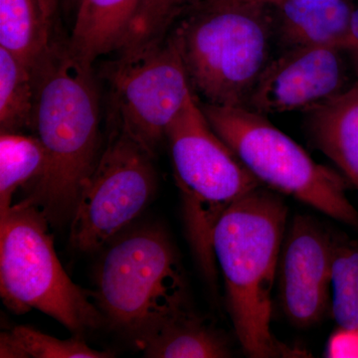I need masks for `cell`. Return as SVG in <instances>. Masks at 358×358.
Returning <instances> with one entry per match:
<instances>
[{
	"label": "cell",
	"mask_w": 358,
	"mask_h": 358,
	"mask_svg": "<svg viewBox=\"0 0 358 358\" xmlns=\"http://www.w3.org/2000/svg\"><path fill=\"white\" fill-rule=\"evenodd\" d=\"M92 64L67 42L52 41L33 68L31 129L46 152L43 176L28 188L50 225L69 222L101 152L100 100Z\"/></svg>",
	"instance_id": "obj_1"
},
{
	"label": "cell",
	"mask_w": 358,
	"mask_h": 358,
	"mask_svg": "<svg viewBox=\"0 0 358 358\" xmlns=\"http://www.w3.org/2000/svg\"><path fill=\"white\" fill-rule=\"evenodd\" d=\"M288 207L258 187L237 200L220 218L212 239L222 274L226 303L238 341L252 358L307 357L275 338L271 329L272 294L287 229Z\"/></svg>",
	"instance_id": "obj_2"
},
{
	"label": "cell",
	"mask_w": 358,
	"mask_h": 358,
	"mask_svg": "<svg viewBox=\"0 0 358 358\" xmlns=\"http://www.w3.org/2000/svg\"><path fill=\"white\" fill-rule=\"evenodd\" d=\"M171 31L190 86L204 103L247 108L271 61L275 17L270 3L202 0Z\"/></svg>",
	"instance_id": "obj_3"
},
{
	"label": "cell",
	"mask_w": 358,
	"mask_h": 358,
	"mask_svg": "<svg viewBox=\"0 0 358 358\" xmlns=\"http://www.w3.org/2000/svg\"><path fill=\"white\" fill-rule=\"evenodd\" d=\"M102 250L93 296L103 319L136 345L192 308L185 271L164 228L131 226Z\"/></svg>",
	"instance_id": "obj_4"
},
{
	"label": "cell",
	"mask_w": 358,
	"mask_h": 358,
	"mask_svg": "<svg viewBox=\"0 0 358 358\" xmlns=\"http://www.w3.org/2000/svg\"><path fill=\"white\" fill-rule=\"evenodd\" d=\"M166 138L188 242L200 270L214 285L218 275L212 246L216 225L237 200L262 185L211 128L194 95L169 124Z\"/></svg>",
	"instance_id": "obj_5"
},
{
	"label": "cell",
	"mask_w": 358,
	"mask_h": 358,
	"mask_svg": "<svg viewBox=\"0 0 358 358\" xmlns=\"http://www.w3.org/2000/svg\"><path fill=\"white\" fill-rule=\"evenodd\" d=\"M48 219L22 199L0 215V294L11 312L31 310L53 317L73 333L96 329L100 308L65 272L54 248Z\"/></svg>",
	"instance_id": "obj_6"
},
{
	"label": "cell",
	"mask_w": 358,
	"mask_h": 358,
	"mask_svg": "<svg viewBox=\"0 0 358 358\" xmlns=\"http://www.w3.org/2000/svg\"><path fill=\"white\" fill-rule=\"evenodd\" d=\"M200 107L211 128L261 185L358 230V212L346 195L345 178L317 164L265 115L208 103Z\"/></svg>",
	"instance_id": "obj_7"
},
{
	"label": "cell",
	"mask_w": 358,
	"mask_h": 358,
	"mask_svg": "<svg viewBox=\"0 0 358 358\" xmlns=\"http://www.w3.org/2000/svg\"><path fill=\"white\" fill-rule=\"evenodd\" d=\"M103 74L110 85V126L155 157L169 124L193 95L173 33L155 43L120 52Z\"/></svg>",
	"instance_id": "obj_8"
},
{
	"label": "cell",
	"mask_w": 358,
	"mask_h": 358,
	"mask_svg": "<svg viewBox=\"0 0 358 358\" xmlns=\"http://www.w3.org/2000/svg\"><path fill=\"white\" fill-rule=\"evenodd\" d=\"M155 157L110 124L107 143L70 221V243L83 253L102 250L131 227L154 199Z\"/></svg>",
	"instance_id": "obj_9"
},
{
	"label": "cell",
	"mask_w": 358,
	"mask_h": 358,
	"mask_svg": "<svg viewBox=\"0 0 358 358\" xmlns=\"http://www.w3.org/2000/svg\"><path fill=\"white\" fill-rule=\"evenodd\" d=\"M334 236L315 219L296 215L285 233L278 263V296L293 326L308 329L331 310Z\"/></svg>",
	"instance_id": "obj_10"
},
{
	"label": "cell",
	"mask_w": 358,
	"mask_h": 358,
	"mask_svg": "<svg viewBox=\"0 0 358 358\" xmlns=\"http://www.w3.org/2000/svg\"><path fill=\"white\" fill-rule=\"evenodd\" d=\"M341 50L331 46L288 49L268 62L247 108L262 115L310 112L331 100L345 85Z\"/></svg>",
	"instance_id": "obj_11"
},
{
	"label": "cell",
	"mask_w": 358,
	"mask_h": 358,
	"mask_svg": "<svg viewBox=\"0 0 358 358\" xmlns=\"http://www.w3.org/2000/svg\"><path fill=\"white\" fill-rule=\"evenodd\" d=\"M275 36L288 49L331 46L345 50L353 6L348 0H272Z\"/></svg>",
	"instance_id": "obj_12"
},
{
	"label": "cell",
	"mask_w": 358,
	"mask_h": 358,
	"mask_svg": "<svg viewBox=\"0 0 358 358\" xmlns=\"http://www.w3.org/2000/svg\"><path fill=\"white\" fill-rule=\"evenodd\" d=\"M308 114V134L313 145L358 189V80L352 88Z\"/></svg>",
	"instance_id": "obj_13"
},
{
	"label": "cell",
	"mask_w": 358,
	"mask_h": 358,
	"mask_svg": "<svg viewBox=\"0 0 358 358\" xmlns=\"http://www.w3.org/2000/svg\"><path fill=\"white\" fill-rule=\"evenodd\" d=\"M143 0H80L67 43L78 58L93 65L100 56L121 51Z\"/></svg>",
	"instance_id": "obj_14"
},
{
	"label": "cell",
	"mask_w": 358,
	"mask_h": 358,
	"mask_svg": "<svg viewBox=\"0 0 358 358\" xmlns=\"http://www.w3.org/2000/svg\"><path fill=\"white\" fill-rule=\"evenodd\" d=\"M136 346L143 357L152 358H224L232 355L225 334L193 308L167 320Z\"/></svg>",
	"instance_id": "obj_15"
},
{
	"label": "cell",
	"mask_w": 358,
	"mask_h": 358,
	"mask_svg": "<svg viewBox=\"0 0 358 358\" xmlns=\"http://www.w3.org/2000/svg\"><path fill=\"white\" fill-rule=\"evenodd\" d=\"M51 29L40 0H0V46L31 69L53 41Z\"/></svg>",
	"instance_id": "obj_16"
},
{
	"label": "cell",
	"mask_w": 358,
	"mask_h": 358,
	"mask_svg": "<svg viewBox=\"0 0 358 358\" xmlns=\"http://www.w3.org/2000/svg\"><path fill=\"white\" fill-rule=\"evenodd\" d=\"M46 169V152L36 136L0 133V215L13 203L16 192L31 186Z\"/></svg>",
	"instance_id": "obj_17"
},
{
	"label": "cell",
	"mask_w": 358,
	"mask_h": 358,
	"mask_svg": "<svg viewBox=\"0 0 358 358\" xmlns=\"http://www.w3.org/2000/svg\"><path fill=\"white\" fill-rule=\"evenodd\" d=\"M34 98L31 68L0 46V133L31 129Z\"/></svg>",
	"instance_id": "obj_18"
},
{
	"label": "cell",
	"mask_w": 358,
	"mask_h": 358,
	"mask_svg": "<svg viewBox=\"0 0 358 358\" xmlns=\"http://www.w3.org/2000/svg\"><path fill=\"white\" fill-rule=\"evenodd\" d=\"M1 358H109V352L94 350L80 336L60 339L30 327L17 326L0 336Z\"/></svg>",
	"instance_id": "obj_19"
},
{
	"label": "cell",
	"mask_w": 358,
	"mask_h": 358,
	"mask_svg": "<svg viewBox=\"0 0 358 358\" xmlns=\"http://www.w3.org/2000/svg\"><path fill=\"white\" fill-rule=\"evenodd\" d=\"M333 236L331 313L338 327L358 329V243Z\"/></svg>",
	"instance_id": "obj_20"
},
{
	"label": "cell",
	"mask_w": 358,
	"mask_h": 358,
	"mask_svg": "<svg viewBox=\"0 0 358 358\" xmlns=\"http://www.w3.org/2000/svg\"><path fill=\"white\" fill-rule=\"evenodd\" d=\"M202 0H143L120 52L131 51L166 38L174 24Z\"/></svg>",
	"instance_id": "obj_21"
},
{
	"label": "cell",
	"mask_w": 358,
	"mask_h": 358,
	"mask_svg": "<svg viewBox=\"0 0 358 358\" xmlns=\"http://www.w3.org/2000/svg\"><path fill=\"white\" fill-rule=\"evenodd\" d=\"M324 357L358 358V329L338 327L327 341Z\"/></svg>",
	"instance_id": "obj_22"
},
{
	"label": "cell",
	"mask_w": 358,
	"mask_h": 358,
	"mask_svg": "<svg viewBox=\"0 0 358 358\" xmlns=\"http://www.w3.org/2000/svg\"><path fill=\"white\" fill-rule=\"evenodd\" d=\"M345 50L352 52L353 55L357 59L358 77V7L353 9L352 20H350V33H348V40H346Z\"/></svg>",
	"instance_id": "obj_23"
},
{
	"label": "cell",
	"mask_w": 358,
	"mask_h": 358,
	"mask_svg": "<svg viewBox=\"0 0 358 358\" xmlns=\"http://www.w3.org/2000/svg\"><path fill=\"white\" fill-rule=\"evenodd\" d=\"M59 2L60 0H40L45 16L52 25H53L54 16L58 10Z\"/></svg>",
	"instance_id": "obj_24"
},
{
	"label": "cell",
	"mask_w": 358,
	"mask_h": 358,
	"mask_svg": "<svg viewBox=\"0 0 358 358\" xmlns=\"http://www.w3.org/2000/svg\"><path fill=\"white\" fill-rule=\"evenodd\" d=\"M221 1H263V2H270L272 0H221Z\"/></svg>",
	"instance_id": "obj_25"
},
{
	"label": "cell",
	"mask_w": 358,
	"mask_h": 358,
	"mask_svg": "<svg viewBox=\"0 0 358 358\" xmlns=\"http://www.w3.org/2000/svg\"><path fill=\"white\" fill-rule=\"evenodd\" d=\"M66 1H75V0H66ZM80 0H76L77 4L79 3Z\"/></svg>",
	"instance_id": "obj_26"
}]
</instances>
